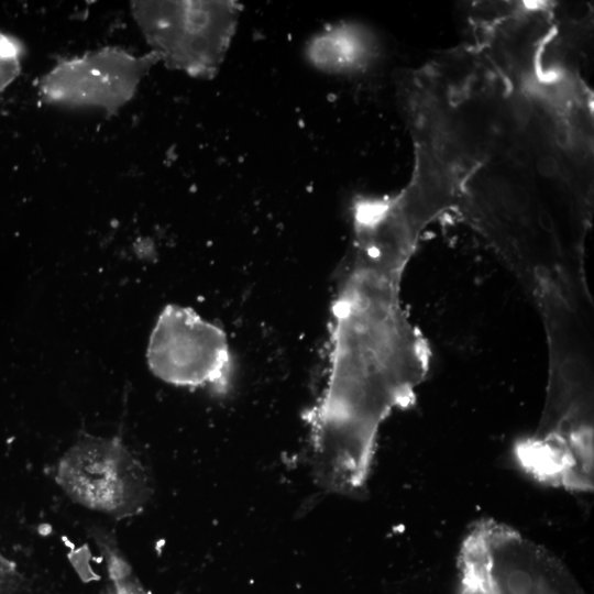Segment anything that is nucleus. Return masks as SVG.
<instances>
[{"instance_id":"nucleus-7","label":"nucleus","mask_w":594,"mask_h":594,"mask_svg":"<svg viewBox=\"0 0 594 594\" xmlns=\"http://www.w3.org/2000/svg\"><path fill=\"white\" fill-rule=\"evenodd\" d=\"M23 51L19 40L0 31V92L7 89L19 76Z\"/></svg>"},{"instance_id":"nucleus-2","label":"nucleus","mask_w":594,"mask_h":594,"mask_svg":"<svg viewBox=\"0 0 594 594\" xmlns=\"http://www.w3.org/2000/svg\"><path fill=\"white\" fill-rule=\"evenodd\" d=\"M130 8L160 63L200 79L218 74L243 10L234 0H143Z\"/></svg>"},{"instance_id":"nucleus-1","label":"nucleus","mask_w":594,"mask_h":594,"mask_svg":"<svg viewBox=\"0 0 594 594\" xmlns=\"http://www.w3.org/2000/svg\"><path fill=\"white\" fill-rule=\"evenodd\" d=\"M352 222L351 261L332 305L329 375L308 415L326 439L364 448L395 409L413 403L429 350L400 301L418 235L384 216Z\"/></svg>"},{"instance_id":"nucleus-6","label":"nucleus","mask_w":594,"mask_h":594,"mask_svg":"<svg viewBox=\"0 0 594 594\" xmlns=\"http://www.w3.org/2000/svg\"><path fill=\"white\" fill-rule=\"evenodd\" d=\"M377 54L373 33L356 22L327 25L306 44L305 56L316 69L349 75L366 69Z\"/></svg>"},{"instance_id":"nucleus-5","label":"nucleus","mask_w":594,"mask_h":594,"mask_svg":"<svg viewBox=\"0 0 594 594\" xmlns=\"http://www.w3.org/2000/svg\"><path fill=\"white\" fill-rule=\"evenodd\" d=\"M158 63L152 51L135 55L120 47H102L58 62L41 78V97L55 106L117 111L134 97Z\"/></svg>"},{"instance_id":"nucleus-8","label":"nucleus","mask_w":594,"mask_h":594,"mask_svg":"<svg viewBox=\"0 0 594 594\" xmlns=\"http://www.w3.org/2000/svg\"><path fill=\"white\" fill-rule=\"evenodd\" d=\"M0 594H33L30 581L0 552Z\"/></svg>"},{"instance_id":"nucleus-3","label":"nucleus","mask_w":594,"mask_h":594,"mask_svg":"<svg viewBox=\"0 0 594 594\" xmlns=\"http://www.w3.org/2000/svg\"><path fill=\"white\" fill-rule=\"evenodd\" d=\"M55 480L73 502L116 519L140 514L152 495L144 466L118 437L81 436L59 459Z\"/></svg>"},{"instance_id":"nucleus-4","label":"nucleus","mask_w":594,"mask_h":594,"mask_svg":"<svg viewBox=\"0 0 594 594\" xmlns=\"http://www.w3.org/2000/svg\"><path fill=\"white\" fill-rule=\"evenodd\" d=\"M146 360L156 377L175 386L223 394L230 385L232 360L226 332L188 307L167 305L162 310Z\"/></svg>"}]
</instances>
